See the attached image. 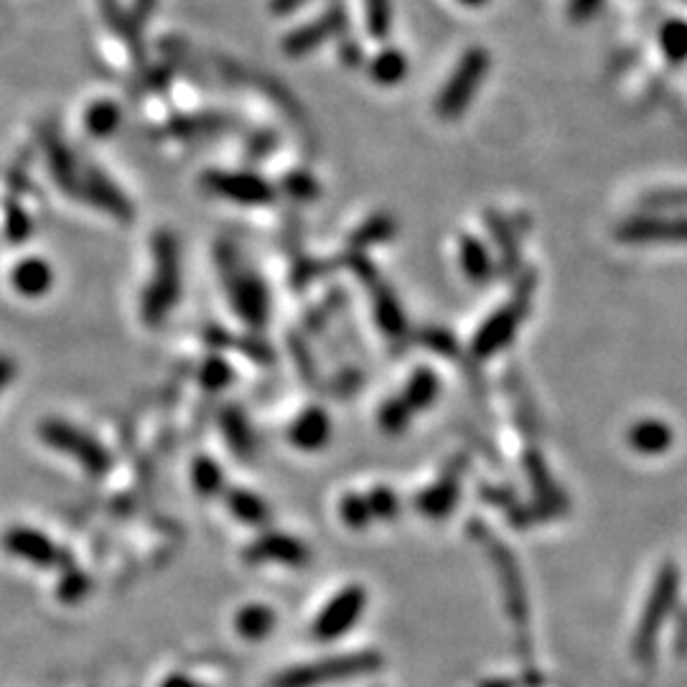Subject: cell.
I'll list each match as a JSON object with an SVG mask.
<instances>
[{
	"label": "cell",
	"instance_id": "1",
	"mask_svg": "<svg viewBox=\"0 0 687 687\" xmlns=\"http://www.w3.org/2000/svg\"><path fill=\"white\" fill-rule=\"evenodd\" d=\"M382 657L375 652H357V654H339V657H327L319 662H308L301 667H290L286 673L275 677L273 687H321L339 680H352L380 669Z\"/></svg>",
	"mask_w": 687,
	"mask_h": 687
},
{
	"label": "cell",
	"instance_id": "2",
	"mask_svg": "<svg viewBox=\"0 0 687 687\" xmlns=\"http://www.w3.org/2000/svg\"><path fill=\"white\" fill-rule=\"evenodd\" d=\"M179 250L171 234H158L156 240V273L144 294V319L148 327H158L179 298Z\"/></svg>",
	"mask_w": 687,
	"mask_h": 687
},
{
	"label": "cell",
	"instance_id": "3",
	"mask_svg": "<svg viewBox=\"0 0 687 687\" xmlns=\"http://www.w3.org/2000/svg\"><path fill=\"white\" fill-rule=\"evenodd\" d=\"M675 598H677V571L675 565H665L660 571L657 581H654L650 598H646V609L642 614V619H639L634 644H631L634 657L642 662V665H650L654 657V644H657L662 623L667 621L669 611H673Z\"/></svg>",
	"mask_w": 687,
	"mask_h": 687
},
{
	"label": "cell",
	"instance_id": "4",
	"mask_svg": "<svg viewBox=\"0 0 687 687\" xmlns=\"http://www.w3.org/2000/svg\"><path fill=\"white\" fill-rule=\"evenodd\" d=\"M38 436H42L46 446L77 458L79 466H82L87 473L100 477V473H105L110 469V454L98 444V440L87 436L84 431L75 428V425H69L65 421H44L38 425Z\"/></svg>",
	"mask_w": 687,
	"mask_h": 687
},
{
	"label": "cell",
	"instance_id": "5",
	"mask_svg": "<svg viewBox=\"0 0 687 687\" xmlns=\"http://www.w3.org/2000/svg\"><path fill=\"white\" fill-rule=\"evenodd\" d=\"M367 606V591L352 583L344 591L331 598V602L323 606L321 614L316 616L311 634L319 639V642H334V639L344 637L354 623L362 619Z\"/></svg>",
	"mask_w": 687,
	"mask_h": 687
},
{
	"label": "cell",
	"instance_id": "6",
	"mask_svg": "<svg viewBox=\"0 0 687 687\" xmlns=\"http://www.w3.org/2000/svg\"><path fill=\"white\" fill-rule=\"evenodd\" d=\"M489 67V59H486V51L481 49H473L463 57L461 65H458V69L451 77V82L446 84L444 94H440L438 100V113L444 117H454L461 113V110L469 105L471 102V94L473 90H477L481 77H484Z\"/></svg>",
	"mask_w": 687,
	"mask_h": 687
},
{
	"label": "cell",
	"instance_id": "7",
	"mask_svg": "<svg viewBox=\"0 0 687 687\" xmlns=\"http://www.w3.org/2000/svg\"><path fill=\"white\" fill-rule=\"evenodd\" d=\"M244 560H248L250 565L278 563L286 568H304L308 560H311V552H308V548L301 540H298V537L271 533V535L257 537L255 542L248 545V550H244Z\"/></svg>",
	"mask_w": 687,
	"mask_h": 687
},
{
	"label": "cell",
	"instance_id": "8",
	"mask_svg": "<svg viewBox=\"0 0 687 687\" xmlns=\"http://www.w3.org/2000/svg\"><path fill=\"white\" fill-rule=\"evenodd\" d=\"M3 548L36 568H54L61 560L57 545L44 533L31 530V527H11L3 537Z\"/></svg>",
	"mask_w": 687,
	"mask_h": 687
},
{
	"label": "cell",
	"instance_id": "9",
	"mask_svg": "<svg viewBox=\"0 0 687 687\" xmlns=\"http://www.w3.org/2000/svg\"><path fill=\"white\" fill-rule=\"evenodd\" d=\"M207 184L211 192L222 194L225 199L237 204H267L273 199V188L263 179L250 176V173H209Z\"/></svg>",
	"mask_w": 687,
	"mask_h": 687
},
{
	"label": "cell",
	"instance_id": "10",
	"mask_svg": "<svg viewBox=\"0 0 687 687\" xmlns=\"http://www.w3.org/2000/svg\"><path fill=\"white\" fill-rule=\"evenodd\" d=\"M523 311H525V301L519 298V301H515L512 306L502 308L500 313H494L492 319L486 321V327L479 331L473 352H477L479 357H486V354H494L496 350H502V346L512 339V334H515L517 323L519 319H523Z\"/></svg>",
	"mask_w": 687,
	"mask_h": 687
},
{
	"label": "cell",
	"instance_id": "11",
	"mask_svg": "<svg viewBox=\"0 0 687 687\" xmlns=\"http://www.w3.org/2000/svg\"><path fill=\"white\" fill-rule=\"evenodd\" d=\"M619 237L627 242H685L687 222L683 219H634L619 229Z\"/></svg>",
	"mask_w": 687,
	"mask_h": 687
},
{
	"label": "cell",
	"instance_id": "12",
	"mask_svg": "<svg viewBox=\"0 0 687 687\" xmlns=\"http://www.w3.org/2000/svg\"><path fill=\"white\" fill-rule=\"evenodd\" d=\"M288 438H290V444H294L296 448H301V451H319V448L327 446L331 438L329 415L319 408L306 410V413L298 417L294 425H290Z\"/></svg>",
	"mask_w": 687,
	"mask_h": 687
},
{
	"label": "cell",
	"instance_id": "13",
	"mask_svg": "<svg viewBox=\"0 0 687 687\" xmlns=\"http://www.w3.org/2000/svg\"><path fill=\"white\" fill-rule=\"evenodd\" d=\"M11 283L21 296L38 298L51 288L54 271H51L49 263H44L42 257H26L23 263L13 267Z\"/></svg>",
	"mask_w": 687,
	"mask_h": 687
},
{
	"label": "cell",
	"instance_id": "14",
	"mask_svg": "<svg viewBox=\"0 0 687 687\" xmlns=\"http://www.w3.org/2000/svg\"><path fill=\"white\" fill-rule=\"evenodd\" d=\"M234 306L237 311L244 316V321L252 327H260L267 316V296L265 288L260 286L257 278L244 275V278L234 280Z\"/></svg>",
	"mask_w": 687,
	"mask_h": 687
},
{
	"label": "cell",
	"instance_id": "15",
	"mask_svg": "<svg viewBox=\"0 0 687 687\" xmlns=\"http://www.w3.org/2000/svg\"><path fill=\"white\" fill-rule=\"evenodd\" d=\"M275 623H278V616H275L271 606L265 604H248L234 616L237 634L248 639V642H260V639H265L275 629Z\"/></svg>",
	"mask_w": 687,
	"mask_h": 687
},
{
	"label": "cell",
	"instance_id": "16",
	"mask_svg": "<svg viewBox=\"0 0 687 687\" xmlns=\"http://www.w3.org/2000/svg\"><path fill=\"white\" fill-rule=\"evenodd\" d=\"M629 444L634 451L657 456L673 446V431L662 421H642L629 431Z\"/></svg>",
	"mask_w": 687,
	"mask_h": 687
},
{
	"label": "cell",
	"instance_id": "17",
	"mask_svg": "<svg viewBox=\"0 0 687 687\" xmlns=\"http://www.w3.org/2000/svg\"><path fill=\"white\" fill-rule=\"evenodd\" d=\"M87 196H90V202L98 204L100 209L113 211V215L123 219L130 217V204L125 202V196L98 171H92L90 179H87Z\"/></svg>",
	"mask_w": 687,
	"mask_h": 687
},
{
	"label": "cell",
	"instance_id": "18",
	"mask_svg": "<svg viewBox=\"0 0 687 687\" xmlns=\"http://www.w3.org/2000/svg\"><path fill=\"white\" fill-rule=\"evenodd\" d=\"M227 509L240 519V523L250 525V527H260L267 523L271 512H267V504L260 500L257 494L244 492V489H232L227 494Z\"/></svg>",
	"mask_w": 687,
	"mask_h": 687
},
{
	"label": "cell",
	"instance_id": "19",
	"mask_svg": "<svg viewBox=\"0 0 687 687\" xmlns=\"http://www.w3.org/2000/svg\"><path fill=\"white\" fill-rule=\"evenodd\" d=\"M456 492H458L456 481L446 479V481H440V484H436L433 489H428V492H425L421 500H417V507H421L428 517H444L454 507Z\"/></svg>",
	"mask_w": 687,
	"mask_h": 687
},
{
	"label": "cell",
	"instance_id": "20",
	"mask_svg": "<svg viewBox=\"0 0 687 687\" xmlns=\"http://www.w3.org/2000/svg\"><path fill=\"white\" fill-rule=\"evenodd\" d=\"M192 481L202 496H215L225 489V473L219 463L204 456L196 458L192 466Z\"/></svg>",
	"mask_w": 687,
	"mask_h": 687
},
{
	"label": "cell",
	"instance_id": "21",
	"mask_svg": "<svg viewBox=\"0 0 687 687\" xmlns=\"http://www.w3.org/2000/svg\"><path fill=\"white\" fill-rule=\"evenodd\" d=\"M84 125L92 136L105 138L110 133H115L117 125H121V107L113 105V102H94V105L87 110Z\"/></svg>",
	"mask_w": 687,
	"mask_h": 687
},
{
	"label": "cell",
	"instance_id": "22",
	"mask_svg": "<svg viewBox=\"0 0 687 687\" xmlns=\"http://www.w3.org/2000/svg\"><path fill=\"white\" fill-rule=\"evenodd\" d=\"M339 515H342L344 525L352 527V530H365L373 523V509H369L367 496L359 494H346L342 504H339Z\"/></svg>",
	"mask_w": 687,
	"mask_h": 687
},
{
	"label": "cell",
	"instance_id": "23",
	"mask_svg": "<svg viewBox=\"0 0 687 687\" xmlns=\"http://www.w3.org/2000/svg\"><path fill=\"white\" fill-rule=\"evenodd\" d=\"M329 34H331V21L308 23V26H304L301 31H296L294 36H288L286 51H288V54H306V51H311L313 46H319Z\"/></svg>",
	"mask_w": 687,
	"mask_h": 687
},
{
	"label": "cell",
	"instance_id": "24",
	"mask_svg": "<svg viewBox=\"0 0 687 687\" xmlns=\"http://www.w3.org/2000/svg\"><path fill=\"white\" fill-rule=\"evenodd\" d=\"M436 390H438L436 377H433L431 373H417L408 385L405 405L408 408H428L433 398H436Z\"/></svg>",
	"mask_w": 687,
	"mask_h": 687
},
{
	"label": "cell",
	"instance_id": "25",
	"mask_svg": "<svg viewBox=\"0 0 687 687\" xmlns=\"http://www.w3.org/2000/svg\"><path fill=\"white\" fill-rule=\"evenodd\" d=\"M222 428L227 433L229 446H232L237 454H242V456L250 454V428H248V423H244L240 410H227L222 417Z\"/></svg>",
	"mask_w": 687,
	"mask_h": 687
},
{
	"label": "cell",
	"instance_id": "26",
	"mask_svg": "<svg viewBox=\"0 0 687 687\" xmlns=\"http://www.w3.org/2000/svg\"><path fill=\"white\" fill-rule=\"evenodd\" d=\"M402 75H405V59L400 51H385L373 65V77L382 84L400 82Z\"/></svg>",
	"mask_w": 687,
	"mask_h": 687
},
{
	"label": "cell",
	"instance_id": "27",
	"mask_svg": "<svg viewBox=\"0 0 687 687\" xmlns=\"http://www.w3.org/2000/svg\"><path fill=\"white\" fill-rule=\"evenodd\" d=\"M662 49H665L669 61H685L687 59V26L685 23H669L662 31Z\"/></svg>",
	"mask_w": 687,
	"mask_h": 687
},
{
	"label": "cell",
	"instance_id": "28",
	"mask_svg": "<svg viewBox=\"0 0 687 687\" xmlns=\"http://www.w3.org/2000/svg\"><path fill=\"white\" fill-rule=\"evenodd\" d=\"M90 579H87L84 573L75 571V568H69V571L61 575L59 581V598L65 604H77L82 602V598L90 594Z\"/></svg>",
	"mask_w": 687,
	"mask_h": 687
},
{
	"label": "cell",
	"instance_id": "29",
	"mask_svg": "<svg viewBox=\"0 0 687 687\" xmlns=\"http://www.w3.org/2000/svg\"><path fill=\"white\" fill-rule=\"evenodd\" d=\"M463 267H466V273L471 275V278H479V280L486 278L489 257H486V252H484V248H481V244L471 242V240L463 242Z\"/></svg>",
	"mask_w": 687,
	"mask_h": 687
},
{
	"label": "cell",
	"instance_id": "30",
	"mask_svg": "<svg viewBox=\"0 0 687 687\" xmlns=\"http://www.w3.org/2000/svg\"><path fill=\"white\" fill-rule=\"evenodd\" d=\"M31 229H34V225H31V219L26 217V211H21L19 207H8V215H5V237H8V242L23 244V242L28 240Z\"/></svg>",
	"mask_w": 687,
	"mask_h": 687
},
{
	"label": "cell",
	"instance_id": "31",
	"mask_svg": "<svg viewBox=\"0 0 687 687\" xmlns=\"http://www.w3.org/2000/svg\"><path fill=\"white\" fill-rule=\"evenodd\" d=\"M369 509H373V517L377 519H392L398 515V496H394L387 486H377L373 494L367 496Z\"/></svg>",
	"mask_w": 687,
	"mask_h": 687
},
{
	"label": "cell",
	"instance_id": "32",
	"mask_svg": "<svg viewBox=\"0 0 687 687\" xmlns=\"http://www.w3.org/2000/svg\"><path fill=\"white\" fill-rule=\"evenodd\" d=\"M232 380V369H229L222 359H209L202 369V382L209 387V390H222Z\"/></svg>",
	"mask_w": 687,
	"mask_h": 687
},
{
	"label": "cell",
	"instance_id": "33",
	"mask_svg": "<svg viewBox=\"0 0 687 687\" xmlns=\"http://www.w3.org/2000/svg\"><path fill=\"white\" fill-rule=\"evenodd\" d=\"M367 19L369 31H373L375 38H382L387 26H390V8H387V0H367Z\"/></svg>",
	"mask_w": 687,
	"mask_h": 687
},
{
	"label": "cell",
	"instance_id": "34",
	"mask_svg": "<svg viewBox=\"0 0 687 687\" xmlns=\"http://www.w3.org/2000/svg\"><path fill=\"white\" fill-rule=\"evenodd\" d=\"M408 415H410V408L405 405V402H398V400L387 402V405L382 408V413H380L382 425L390 433H398V431L405 428Z\"/></svg>",
	"mask_w": 687,
	"mask_h": 687
},
{
	"label": "cell",
	"instance_id": "35",
	"mask_svg": "<svg viewBox=\"0 0 687 687\" xmlns=\"http://www.w3.org/2000/svg\"><path fill=\"white\" fill-rule=\"evenodd\" d=\"M51 163H54V171H57L59 176V184L72 188L75 186V169H72V161H69L65 148L54 144L51 146Z\"/></svg>",
	"mask_w": 687,
	"mask_h": 687
},
{
	"label": "cell",
	"instance_id": "36",
	"mask_svg": "<svg viewBox=\"0 0 687 687\" xmlns=\"http://www.w3.org/2000/svg\"><path fill=\"white\" fill-rule=\"evenodd\" d=\"M387 232H390V225L382 222V219H375V222H369L365 229H362L359 237H362V240H365V242H375L377 237H382V234H387Z\"/></svg>",
	"mask_w": 687,
	"mask_h": 687
},
{
	"label": "cell",
	"instance_id": "37",
	"mask_svg": "<svg viewBox=\"0 0 687 687\" xmlns=\"http://www.w3.org/2000/svg\"><path fill=\"white\" fill-rule=\"evenodd\" d=\"M13 375H15V362L11 357H5V354H0V392L11 385Z\"/></svg>",
	"mask_w": 687,
	"mask_h": 687
},
{
	"label": "cell",
	"instance_id": "38",
	"mask_svg": "<svg viewBox=\"0 0 687 687\" xmlns=\"http://www.w3.org/2000/svg\"><path fill=\"white\" fill-rule=\"evenodd\" d=\"M161 687H204V685L196 683L194 677H188V675H169L161 683Z\"/></svg>",
	"mask_w": 687,
	"mask_h": 687
},
{
	"label": "cell",
	"instance_id": "39",
	"mask_svg": "<svg viewBox=\"0 0 687 687\" xmlns=\"http://www.w3.org/2000/svg\"><path fill=\"white\" fill-rule=\"evenodd\" d=\"M301 3H304V0H275L273 8L278 13H288V11H294L296 5H301Z\"/></svg>",
	"mask_w": 687,
	"mask_h": 687
},
{
	"label": "cell",
	"instance_id": "40",
	"mask_svg": "<svg viewBox=\"0 0 687 687\" xmlns=\"http://www.w3.org/2000/svg\"><path fill=\"white\" fill-rule=\"evenodd\" d=\"M463 3H469V5H479V3H484V0H463Z\"/></svg>",
	"mask_w": 687,
	"mask_h": 687
}]
</instances>
